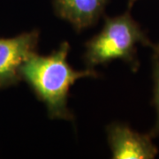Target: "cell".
Returning a JSON list of instances; mask_svg holds the SVG:
<instances>
[{
  "instance_id": "cell-1",
  "label": "cell",
  "mask_w": 159,
  "mask_h": 159,
  "mask_svg": "<svg viewBox=\"0 0 159 159\" xmlns=\"http://www.w3.org/2000/svg\"><path fill=\"white\" fill-rule=\"evenodd\" d=\"M70 44L63 42L49 55L34 53L20 67V77L31 88L34 95L45 104L48 116L52 119L73 120L74 116L68 108L71 87L80 79L97 78L94 69L75 70L68 63Z\"/></svg>"
},
{
  "instance_id": "cell-2",
  "label": "cell",
  "mask_w": 159,
  "mask_h": 159,
  "mask_svg": "<svg viewBox=\"0 0 159 159\" xmlns=\"http://www.w3.org/2000/svg\"><path fill=\"white\" fill-rule=\"evenodd\" d=\"M137 44L151 48L156 45L129 11L115 17H105L101 31L86 43L83 55L86 67L94 69L98 65L119 59L130 65L135 72L140 65Z\"/></svg>"
},
{
  "instance_id": "cell-3",
  "label": "cell",
  "mask_w": 159,
  "mask_h": 159,
  "mask_svg": "<svg viewBox=\"0 0 159 159\" xmlns=\"http://www.w3.org/2000/svg\"><path fill=\"white\" fill-rule=\"evenodd\" d=\"M38 43V30L0 38V88L16 84L21 80L20 67L36 52Z\"/></svg>"
},
{
  "instance_id": "cell-4",
  "label": "cell",
  "mask_w": 159,
  "mask_h": 159,
  "mask_svg": "<svg viewBox=\"0 0 159 159\" xmlns=\"http://www.w3.org/2000/svg\"><path fill=\"white\" fill-rule=\"evenodd\" d=\"M107 137L114 159H153L158 154L149 134L137 133L125 124L109 125Z\"/></svg>"
},
{
  "instance_id": "cell-5",
  "label": "cell",
  "mask_w": 159,
  "mask_h": 159,
  "mask_svg": "<svg viewBox=\"0 0 159 159\" xmlns=\"http://www.w3.org/2000/svg\"><path fill=\"white\" fill-rule=\"evenodd\" d=\"M109 0H53L59 17L68 21L76 31L94 26L102 16Z\"/></svg>"
},
{
  "instance_id": "cell-6",
  "label": "cell",
  "mask_w": 159,
  "mask_h": 159,
  "mask_svg": "<svg viewBox=\"0 0 159 159\" xmlns=\"http://www.w3.org/2000/svg\"><path fill=\"white\" fill-rule=\"evenodd\" d=\"M152 49L154 51L152 56L154 80V96L152 102L157 111V120L149 134L152 138H154L159 136V43L156 44Z\"/></svg>"
},
{
  "instance_id": "cell-7",
  "label": "cell",
  "mask_w": 159,
  "mask_h": 159,
  "mask_svg": "<svg viewBox=\"0 0 159 159\" xmlns=\"http://www.w3.org/2000/svg\"><path fill=\"white\" fill-rule=\"evenodd\" d=\"M135 1H137V0H128V7H129V9L132 8V6L134 4Z\"/></svg>"
}]
</instances>
